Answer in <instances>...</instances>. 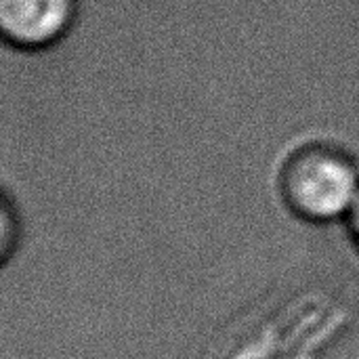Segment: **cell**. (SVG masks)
<instances>
[{
  "label": "cell",
  "instance_id": "7a4b0ae2",
  "mask_svg": "<svg viewBox=\"0 0 359 359\" xmlns=\"http://www.w3.org/2000/svg\"><path fill=\"white\" fill-rule=\"evenodd\" d=\"M76 13L78 0H0L2 36L17 48H46L67 34Z\"/></svg>",
  "mask_w": 359,
  "mask_h": 359
},
{
  "label": "cell",
  "instance_id": "6da1fadb",
  "mask_svg": "<svg viewBox=\"0 0 359 359\" xmlns=\"http://www.w3.org/2000/svg\"><path fill=\"white\" fill-rule=\"evenodd\" d=\"M282 191L290 210L316 223L351 215L359 196L355 166L332 147H305L286 160Z\"/></svg>",
  "mask_w": 359,
  "mask_h": 359
},
{
  "label": "cell",
  "instance_id": "3957f363",
  "mask_svg": "<svg viewBox=\"0 0 359 359\" xmlns=\"http://www.w3.org/2000/svg\"><path fill=\"white\" fill-rule=\"evenodd\" d=\"M351 231H353V236H355V240H358L359 244V196L353 210H351Z\"/></svg>",
  "mask_w": 359,
  "mask_h": 359
}]
</instances>
